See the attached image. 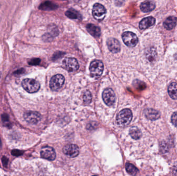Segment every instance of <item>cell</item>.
<instances>
[{"mask_svg":"<svg viewBox=\"0 0 177 176\" xmlns=\"http://www.w3.org/2000/svg\"><path fill=\"white\" fill-rule=\"evenodd\" d=\"M132 118V111L129 109H124L117 115L116 122L119 126H127L130 123Z\"/></svg>","mask_w":177,"mask_h":176,"instance_id":"cell-1","label":"cell"},{"mask_svg":"<svg viewBox=\"0 0 177 176\" xmlns=\"http://www.w3.org/2000/svg\"><path fill=\"white\" fill-rule=\"evenodd\" d=\"M21 84L24 90L29 93H36L40 88L39 82L33 79L23 80Z\"/></svg>","mask_w":177,"mask_h":176,"instance_id":"cell-2","label":"cell"},{"mask_svg":"<svg viewBox=\"0 0 177 176\" xmlns=\"http://www.w3.org/2000/svg\"><path fill=\"white\" fill-rule=\"evenodd\" d=\"M89 69L92 77H99L103 72V63L101 60H93L90 65Z\"/></svg>","mask_w":177,"mask_h":176,"instance_id":"cell-3","label":"cell"},{"mask_svg":"<svg viewBox=\"0 0 177 176\" xmlns=\"http://www.w3.org/2000/svg\"><path fill=\"white\" fill-rule=\"evenodd\" d=\"M122 38L125 44L129 47H134L138 43V37L131 32H124L122 35Z\"/></svg>","mask_w":177,"mask_h":176,"instance_id":"cell-4","label":"cell"},{"mask_svg":"<svg viewBox=\"0 0 177 176\" xmlns=\"http://www.w3.org/2000/svg\"><path fill=\"white\" fill-rule=\"evenodd\" d=\"M64 77L62 74L53 76L50 81V87L53 91H58L64 83Z\"/></svg>","mask_w":177,"mask_h":176,"instance_id":"cell-5","label":"cell"},{"mask_svg":"<svg viewBox=\"0 0 177 176\" xmlns=\"http://www.w3.org/2000/svg\"><path fill=\"white\" fill-rule=\"evenodd\" d=\"M106 13V10L103 5L99 3L94 5L92 15L93 17L98 21H101L104 19Z\"/></svg>","mask_w":177,"mask_h":176,"instance_id":"cell-6","label":"cell"},{"mask_svg":"<svg viewBox=\"0 0 177 176\" xmlns=\"http://www.w3.org/2000/svg\"><path fill=\"white\" fill-rule=\"evenodd\" d=\"M102 98L107 106H113L116 102V95L111 88H106L102 94Z\"/></svg>","mask_w":177,"mask_h":176,"instance_id":"cell-7","label":"cell"},{"mask_svg":"<svg viewBox=\"0 0 177 176\" xmlns=\"http://www.w3.org/2000/svg\"><path fill=\"white\" fill-rule=\"evenodd\" d=\"M63 67L69 72L75 71L78 69L79 65L76 59L72 57L65 58L62 62Z\"/></svg>","mask_w":177,"mask_h":176,"instance_id":"cell-8","label":"cell"},{"mask_svg":"<svg viewBox=\"0 0 177 176\" xmlns=\"http://www.w3.org/2000/svg\"><path fill=\"white\" fill-rule=\"evenodd\" d=\"M24 117L27 122L32 124H37L41 119V115L35 111H27L24 113Z\"/></svg>","mask_w":177,"mask_h":176,"instance_id":"cell-9","label":"cell"},{"mask_svg":"<svg viewBox=\"0 0 177 176\" xmlns=\"http://www.w3.org/2000/svg\"><path fill=\"white\" fill-rule=\"evenodd\" d=\"M63 151L65 155L70 158H75L79 153V148L77 146L74 144H68L65 146Z\"/></svg>","mask_w":177,"mask_h":176,"instance_id":"cell-10","label":"cell"},{"mask_svg":"<svg viewBox=\"0 0 177 176\" xmlns=\"http://www.w3.org/2000/svg\"><path fill=\"white\" fill-rule=\"evenodd\" d=\"M41 155L43 158L49 161H53L56 158L55 150L52 147L49 146L42 148L41 149Z\"/></svg>","mask_w":177,"mask_h":176,"instance_id":"cell-11","label":"cell"},{"mask_svg":"<svg viewBox=\"0 0 177 176\" xmlns=\"http://www.w3.org/2000/svg\"><path fill=\"white\" fill-rule=\"evenodd\" d=\"M107 43L109 50L113 53H117L120 51V43L116 39L113 38L108 39Z\"/></svg>","mask_w":177,"mask_h":176,"instance_id":"cell-12","label":"cell"},{"mask_svg":"<svg viewBox=\"0 0 177 176\" xmlns=\"http://www.w3.org/2000/svg\"><path fill=\"white\" fill-rule=\"evenodd\" d=\"M156 23V19L152 17L144 18L139 23V28L141 29H146L152 27Z\"/></svg>","mask_w":177,"mask_h":176,"instance_id":"cell-13","label":"cell"},{"mask_svg":"<svg viewBox=\"0 0 177 176\" xmlns=\"http://www.w3.org/2000/svg\"><path fill=\"white\" fill-rule=\"evenodd\" d=\"M144 115L147 118L151 120H156L160 118V113L158 111L152 108H148L144 111Z\"/></svg>","mask_w":177,"mask_h":176,"instance_id":"cell-14","label":"cell"},{"mask_svg":"<svg viewBox=\"0 0 177 176\" xmlns=\"http://www.w3.org/2000/svg\"><path fill=\"white\" fill-rule=\"evenodd\" d=\"M156 4L151 1H146L142 2L140 6V10L144 13H148L152 11L156 8Z\"/></svg>","mask_w":177,"mask_h":176,"instance_id":"cell-15","label":"cell"},{"mask_svg":"<svg viewBox=\"0 0 177 176\" xmlns=\"http://www.w3.org/2000/svg\"><path fill=\"white\" fill-rule=\"evenodd\" d=\"M87 29L88 32L93 37L98 38L101 35V32L99 27L93 24H88L87 25Z\"/></svg>","mask_w":177,"mask_h":176,"instance_id":"cell-16","label":"cell"},{"mask_svg":"<svg viewBox=\"0 0 177 176\" xmlns=\"http://www.w3.org/2000/svg\"><path fill=\"white\" fill-rule=\"evenodd\" d=\"M177 18L173 16L168 17L164 22V27L167 30L173 29L177 24Z\"/></svg>","mask_w":177,"mask_h":176,"instance_id":"cell-17","label":"cell"},{"mask_svg":"<svg viewBox=\"0 0 177 176\" xmlns=\"http://www.w3.org/2000/svg\"><path fill=\"white\" fill-rule=\"evenodd\" d=\"M146 58L151 63L155 61L157 57V52L154 48H149L146 52Z\"/></svg>","mask_w":177,"mask_h":176,"instance_id":"cell-18","label":"cell"},{"mask_svg":"<svg viewBox=\"0 0 177 176\" xmlns=\"http://www.w3.org/2000/svg\"><path fill=\"white\" fill-rule=\"evenodd\" d=\"M168 92L170 97L174 100H177V83H171L168 87Z\"/></svg>","mask_w":177,"mask_h":176,"instance_id":"cell-19","label":"cell"},{"mask_svg":"<svg viewBox=\"0 0 177 176\" xmlns=\"http://www.w3.org/2000/svg\"><path fill=\"white\" fill-rule=\"evenodd\" d=\"M57 7L56 4L53 3V2L50 1H46L44 2L40 5L39 6V10H51L56 9Z\"/></svg>","mask_w":177,"mask_h":176,"instance_id":"cell-20","label":"cell"},{"mask_svg":"<svg viewBox=\"0 0 177 176\" xmlns=\"http://www.w3.org/2000/svg\"><path fill=\"white\" fill-rule=\"evenodd\" d=\"M130 136L134 139H139L142 135L141 132L136 127H133L130 130Z\"/></svg>","mask_w":177,"mask_h":176,"instance_id":"cell-21","label":"cell"},{"mask_svg":"<svg viewBox=\"0 0 177 176\" xmlns=\"http://www.w3.org/2000/svg\"><path fill=\"white\" fill-rule=\"evenodd\" d=\"M65 15L67 17L72 19H80V14L78 13V12L73 10V9H70L68 10L65 13Z\"/></svg>","mask_w":177,"mask_h":176,"instance_id":"cell-22","label":"cell"},{"mask_svg":"<svg viewBox=\"0 0 177 176\" xmlns=\"http://www.w3.org/2000/svg\"><path fill=\"white\" fill-rule=\"evenodd\" d=\"M125 169L127 172L132 175H136L138 172V169L134 165L129 163L125 165Z\"/></svg>","mask_w":177,"mask_h":176,"instance_id":"cell-23","label":"cell"},{"mask_svg":"<svg viewBox=\"0 0 177 176\" xmlns=\"http://www.w3.org/2000/svg\"><path fill=\"white\" fill-rule=\"evenodd\" d=\"M84 102L86 105H89L92 101V95L89 91H86L84 94L83 96Z\"/></svg>","mask_w":177,"mask_h":176,"instance_id":"cell-24","label":"cell"},{"mask_svg":"<svg viewBox=\"0 0 177 176\" xmlns=\"http://www.w3.org/2000/svg\"><path fill=\"white\" fill-rule=\"evenodd\" d=\"M41 61V59H39V58H32L28 62V64L31 66H36L39 65Z\"/></svg>","mask_w":177,"mask_h":176,"instance_id":"cell-25","label":"cell"},{"mask_svg":"<svg viewBox=\"0 0 177 176\" xmlns=\"http://www.w3.org/2000/svg\"><path fill=\"white\" fill-rule=\"evenodd\" d=\"M11 153L13 156H15V157H19V156H21V155H23L24 151L19 150H17V149H14V150H12Z\"/></svg>","mask_w":177,"mask_h":176,"instance_id":"cell-26","label":"cell"},{"mask_svg":"<svg viewBox=\"0 0 177 176\" xmlns=\"http://www.w3.org/2000/svg\"><path fill=\"white\" fill-rule=\"evenodd\" d=\"M171 122L173 125L177 127V112L174 113L171 116Z\"/></svg>","mask_w":177,"mask_h":176,"instance_id":"cell-27","label":"cell"},{"mask_svg":"<svg viewBox=\"0 0 177 176\" xmlns=\"http://www.w3.org/2000/svg\"><path fill=\"white\" fill-rule=\"evenodd\" d=\"M24 72H25V69L24 68H21L14 72V74L15 75H21L22 74H24Z\"/></svg>","mask_w":177,"mask_h":176,"instance_id":"cell-28","label":"cell"},{"mask_svg":"<svg viewBox=\"0 0 177 176\" xmlns=\"http://www.w3.org/2000/svg\"><path fill=\"white\" fill-rule=\"evenodd\" d=\"M2 163H3V164L4 166L6 167L7 166V165H8L9 160H8V159L7 157L4 156V157L2 158Z\"/></svg>","mask_w":177,"mask_h":176,"instance_id":"cell-29","label":"cell"},{"mask_svg":"<svg viewBox=\"0 0 177 176\" xmlns=\"http://www.w3.org/2000/svg\"><path fill=\"white\" fill-rule=\"evenodd\" d=\"M2 120L4 123H7L9 121V117L8 115L4 114L2 115Z\"/></svg>","mask_w":177,"mask_h":176,"instance_id":"cell-30","label":"cell"},{"mask_svg":"<svg viewBox=\"0 0 177 176\" xmlns=\"http://www.w3.org/2000/svg\"><path fill=\"white\" fill-rule=\"evenodd\" d=\"M173 174L175 176H177V165L173 167Z\"/></svg>","mask_w":177,"mask_h":176,"instance_id":"cell-31","label":"cell"},{"mask_svg":"<svg viewBox=\"0 0 177 176\" xmlns=\"http://www.w3.org/2000/svg\"><path fill=\"white\" fill-rule=\"evenodd\" d=\"M1 75H2V74H1V72H0V77H1Z\"/></svg>","mask_w":177,"mask_h":176,"instance_id":"cell-32","label":"cell"},{"mask_svg":"<svg viewBox=\"0 0 177 176\" xmlns=\"http://www.w3.org/2000/svg\"><path fill=\"white\" fill-rule=\"evenodd\" d=\"M76 1H80V0H76Z\"/></svg>","mask_w":177,"mask_h":176,"instance_id":"cell-33","label":"cell"}]
</instances>
